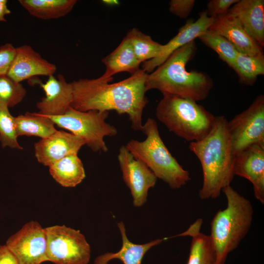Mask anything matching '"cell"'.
Returning a JSON list of instances; mask_svg holds the SVG:
<instances>
[{
	"label": "cell",
	"mask_w": 264,
	"mask_h": 264,
	"mask_svg": "<svg viewBox=\"0 0 264 264\" xmlns=\"http://www.w3.org/2000/svg\"><path fill=\"white\" fill-rule=\"evenodd\" d=\"M189 148L200 162L202 184L198 192L202 200L216 199L223 188L230 185L235 155L228 130V120L216 116L213 126L202 139L189 144Z\"/></svg>",
	"instance_id": "2"
},
{
	"label": "cell",
	"mask_w": 264,
	"mask_h": 264,
	"mask_svg": "<svg viewBox=\"0 0 264 264\" xmlns=\"http://www.w3.org/2000/svg\"><path fill=\"white\" fill-rule=\"evenodd\" d=\"M239 0H210L205 11L207 15L216 19L229 12L230 8Z\"/></svg>",
	"instance_id": "30"
},
{
	"label": "cell",
	"mask_w": 264,
	"mask_h": 264,
	"mask_svg": "<svg viewBox=\"0 0 264 264\" xmlns=\"http://www.w3.org/2000/svg\"><path fill=\"white\" fill-rule=\"evenodd\" d=\"M85 141L71 133L57 131L34 144L35 155L38 162L49 166L56 161L71 154H78Z\"/></svg>",
	"instance_id": "15"
},
{
	"label": "cell",
	"mask_w": 264,
	"mask_h": 264,
	"mask_svg": "<svg viewBox=\"0 0 264 264\" xmlns=\"http://www.w3.org/2000/svg\"><path fill=\"white\" fill-rule=\"evenodd\" d=\"M28 13L36 18L47 20L58 19L68 14L76 0H19Z\"/></svg>",
	"instance_id": "23"
},
{
	"label": "cell",
	"mask_w": 264,
	"mask_h": 264,
	"mask_svg": "<svg viewBox=\"0 0 264 264\" xmlns=\"http://www.w3.org/2000/svg\"><path fill=\"white\" fill-rule=\"evenodd\" d=\"M198 38L216 52L220 58L228 66L230 67L232 66L238 52L225 38L208 29Z\"/></svg>",
	"instance_id": "27"
},
{
	"label": "cell",
	"mask_w": 264,
	"mask_h": 264,
	"mask_svg": "<svg viewBox=\"0 0 264 264\" xmlns=\"http://www.w3.org/2000/svg\"><path fill=\"white\" fill-rule=\"evenodd\" d=\"M229 13L261 47L264 46V0H239Z\"/></svg>",
	"instance_id": "18"
},
{
	"label": "cell",
	"mask_w": 264,
	"mask_h": 264,
	"mask_svg": "<svg viewBox=\"0 0 264 264\" xmlns=\"http://www.w3.org/2000/svg\"><path fill=\"white\" fill-rule=\"evenodd\" d=\"M117 159L123 180L131 191L133 204L140 207L147 201L149 190L154 186L157 178L145 163L132 155L126 146L120 147Z\"/></svg>",
	"instance_id": "11"
},
{
	"label": "cell",
	"mask_w": 264,
	"mask_h": 264,
	"mask_svg": "<svg viewBox=\"0 0 264 264\" xmlns=\"http://www.w3.org/2000/svg\"><path fill=\"white\" fill-rule=\"evenodd\" d=\"M103 2H104L106 4H107L108 5H114V4H117L118 2L117 0H103Z\"/></svg>",
	"instance_id": "35"
},
{
	"label": "cell",
	"mask_w": 264,
	"mask_h": 264,
	"mask_svg": "<svg viewBox=\"0 0 264 264\" xmlns=\"http://www.w3.org/2000/svg\"><path fill=\"white\" fill-rule=\"evenodd\" d=\"M208 29L225 38L239 53L248 56L264 53L263 48L248 33L239 21L229 12L215 19Z\"/></svg>",
	"instance_id": "17"
},
{
	"label": "cell",
	"mask_w": 264,
	"mask_h": 264,
	"mask_svg": "<svg viewBox=\"0 0 264 264\" xmlns=\"http://www.w3.org/2000/svg\"><path fill=\"white\" fill-rule=\"evenodd\" d=\"M26 90L7 75L0 76V104L12 108L20 103L25 97Z\"/></svg>",
	"instance_id": "29"
},
{
	"label": "cell",
	"mask_w": 264,
	"mask_h": 264,
	"mask_svg": "<svg viewBox=\"0 0 264 264\" xmlns=\"http://www.w3.org/2000/svg\"><path fill=\"white\" fill-rule=\"evenodd\" d=\"M196 50L194 40L174 52L153 72L147 74L146 90L155 89L163 95H174L196 102L205 99L213 86L212 79L205 72L188 71L186 68Z\"/></svg>",
	"instance_id": "3"
},
{
	"label": "cell",
	"mask_w": 264,
	"mask_h": 264,
	"mask_svg": "<svg viewBox=\"0 0 264 264\" xmlns=\"http://www.w3.org/2000/svg\"><path fill=\"white\" fill-rule=\"evenodd\" d=\"M141 131L146 135L142 141L130 140L126 147L136 159L145 163L157 178L167 183L172 189L186 185L190 179V173L172 155L159 134L155 120L148 118Z\"/></svg>",
	"instance_id": "5"
},
{
	"label": "cell",
	"mask_w": 264,
	"mask_h": 264,
	"mask_svg": "<svg viewBox=\"0 0 264 264\" xmlns=\"http://www.w3.org/2000/svg\"><path fill=\"white\" fill-rule=\"evenodd\" d=\"M16 54V47L10 43L0 46V76L7 75Z\"/></svg>",
	"instance_id": "31"
},
{
	"label": "cell",
	"mask_w": 264,
	"mask_h": 264,
	"mask_svg": "<svg viewBox=\"0 0 264 264\" xmlns=\"http://www.w3.org/2000/svg\"><path fill=\"white\" fill-rule=\"evenodd\" d=\"M101 61L106 66V70L101 76L105 78L113 77L114 74L122 72H128L132 74L140 69L141 64L126 36L119 45Z\"/></svg>",
	"instance_id": "20"
},
{
	"label": "cell",
	"mask_w": 264,
	"mask_h": 264,
	"mask_svg": "<svg viewBox=\"0 0 264 264\" xmlns=\"http://www.w3.org/2000/svg\"><path fill=\"white\" fill-rule=\"evenodd\" d=\"M147 74L140 68L130 77L113 84H110L113 77L74 80L71 82V107L81 111L113 110L119 114H126L132 128L141 131L143 110L148 103L145 96Z\"/></svg>",
	"instance_id": "1"
},
{
	"label": "cell",
	"mask_w": 264,
	"mask_h": 264,
	"mask_svg": "<svg viewBox=\"0 0 264 264\" xmlns=\"http://www.w3.org/2000/svg\"><path fill=\"white\" fill-rule=\"evenodd\" d=\"M8 107L0 104V141L2 148L22 150L18 141L15 117L10 113Z\"/></svg>",
	"instance_id": "28"
},
{
	"label": "cell",
	"mask_w": 264,
	"mask_h": 264,
	"mask_svg": "<svg viewBox=\"0 0 264 264\" xmlns=\"http://www.w3.org/2000/svg\"><path fill=\"white\" fill-rule=\"evenodd\" d=\"M195 3L194 0H171L169 11L180 18L185 19L189 15Z\"/></svg>",
	"instance_id": "32"
},
{
	"label": "cell",
	"mask_w": 264,
	"mask_h": 264,
	"mask_svg": "<svg viewBox=\"0 0 264 264\" xmlns=\"http://www.w3.org/2000/svg\"><path fill=\"white\" fill-rule=\"evenodd\" d=\"M237 73L240 83L253 86L259 75L264 74V53L248 56L238 52L231 67Z\"/></svg>",
	"instance_id": "25"
},
{
	"label": "cell",
	"mask_w": 264,
	"mask_h": 264,
	"mask_svg": "<svg viewBox=\"0 0 264 264\" xmlns=\"http://www.w3.org/2000/svg\"><path fill=\"white\" fill-rule=\"evenodd\" d=\"M129 39L134 54L141 64L156 58L160 53L163 44L152 39L136 28L130 29L126 35Z\"/></svg>",
	"instance_id": "26"
},
{
	"label": "cell",
	"mask_w": 264,
	"mask_h": 264,
	"mask_svg": "<svg viewBox=\"0 0 264 264\" xmlns=\"http://www.w3.org/2000/svg\"><path fill=\"white\" fill-rule=\"evenodd\" d=\"M56 66L44 59L30 45L16 47V54L7 75L17 83L38 76L53 75Z\"/></svg>",
	"instance_id": "16"
},
{
	"label": "cell",
	"mask_w": 264,
	"mask_h": 264,
	"mask_svg": "<svg viewBox=\"0 0 264 264\" xmlns=\"http://www.w3.org/2000/svg\"><path fill=\"white\" fill-rule=\"evenodd\" d=\"M49 173L65 187H74L86 177L83 163L78 154H71L56 161L49 166Z\"/></svg>",
	"instance_id": "22"
},
{
	"label": "cell",
	"mask_w": 264,
	"mask_h": 264,
	"mask_svg": "<svg viewBox=\"0 0 264 264\" xmlns=\"http://www.w3.org/2000/svg\"><path fill=\"white\" fill-rule=\"evenodd\" d=\"M45 93V96L36 104L39 114L47 116H58L63 115L73 100V88L71 83H68L63 75L48 76L45 83L38 81Z\"/></svg>",
	"instance_id": "14"
},
{
	"label": "cell",
	"mask_w": 264,
	"mask_h": 264,
	"mask_svg": "<svg viewBox=\"0 0 264 264\" xmlns=\"http://www.w3.org/2000/svg\"><path fill=\"white\" fill-rule=\"evenodd\" d=\"M228 130L235 155L251 145H264V95H258L247 109L228 121Z\"/></svg>",
	"instance_id": "9"
},
{
	"label": "cell",
	"mask_w": 264,
	"mask_h": 264,
	"mask_svg": "<svg viewBox=\"0 0 264 264\" xmlns=\"http://www.w3.org/2000/svg\"><path fill=\"white\" fill-rule=\"evenodd\" d=\"M117 225L122 239L121 249L116 253H107L98 256L94 261V264H107L114 259L120 260L124 264H141L144 255L151 248L166 239H157L144 244H135L127 238L124 223L120 222Z\"/></svg>",
	"instance_id": "19"
},
{
	"label": "cell",
	"mask_w": 264,
	"mask_h": 264,
	"mask_svg": "<svg viewBox=\"0 0 264 264\" xmlns=\"http://www.w3.org/2000/svg\"><path fill=\"white\" fill-rule=\"evenodd\" d=\"M202 220L198 219L184 232L174 236L191 238L189 258L186 264H215L214 253L209 235L200 232Z\"/></svg>",
	"instance_id": "21"
},
{
	"label": "cell",
	"mask_w": 264,
	"mask_h": 264,
	"mask_svg": "<svg viewBox=\"0 0 264 264\" xmlns=\"http://www.w3.org/2000/svg\"><path fill=\"white\" fill-rule=\"evenodd\" d=\"M11 14V11L7 7V0H0V22L7 21L5 17Z\"/></svg>",
	"instance_id": "34"
},
{
	"label": "cell",
	"mask_w": 264,
	"mask_h": 264,
	"mask_svg": "<svg viewBox=\"0 0 264 264\" xmlns=\"http://www.w3.org/2000/svg\"><path fill=\"white\" fill-rule=\"evenodd\" d=\"M46 236L48 261L55 264H88L90 248L80 232L65 225L44 228Z\"/></svg>",
	"instance_id": "8"
},
{
	"label": "cell",
	"mask_w": 264,
	"mask_h": 264,
	"mask_svg": "<svg viewBox=\"0 0 264 264\" xmlns=\"http://www.w3.org/2000/svg\"><path fill=\"white\" fill-rule=\"evenodd\" d=\"M5 245L19 264H41L48 261L45 230L37 221L25 223L8 239Z\"/></svg>",
	"instance_id": "10"
},
{
	"label": "cell",
	"mask_w": 264,
	"mask_h": 264,
	"mask_svg": "<svg viewBox=\"0 0 264 264\" xmlns=\"http://www.w3.org/2000/svg\"><path fill=\"white\" fill-rule=\"evenodd\" d=\"M234 176L248 180L253 185L254 196L264 204V145L254 144L235 155Z\"/></svg>",
	"instance_id": "12"
},
{
	"label": "cell",
	"mask_w": 264,
	"mask_h": 264,
	"mask_svg": "<svg viewBox=\"0 0 264 264\" xmlns=\"http://www.w3.org/2000/svg\"><path fill=\"white\" fill-rule=\"evenodd\" d=\"M18 136H37L46 138L57 131L52 120L37 112H27L15 117Z\"/></svg>",
	"instance_id": "24"
},
{
	"label": "cell",
	"mask_w": 264,
	"mask_h": 264,
	"mask_svg": "<svg viewBox=\"0 0 264 264\" xmlns=\"http://www.w3.org/2000/svg\"><path fill=\"white\" fill-rule=\"evenodd\" d=\"M214 19L209 17L205 11L199 14L195 21L189 19L178 30L177 34L166 44L156 58L143 63L142 69L147 73L153 72L162 64L174 52L188 43L194 41L207 31L212 24Z\"/></svg>",
	"instance_id": "13"
},
{
	"label": "cell",
	"mask_w": 264,
	"mask_h": 264,
	"mask_svg": "<svg viewBox=\"0 0 264 264\" xmlns=\"http://www.w3.org/2000/svg\"><path fill=\"white\" fill-rule=\"evenodd\" d=\"M155 115L170 131L190 142L206 136L216 118L197 102L171 95H163L156 106Z\"/></svg>",
	"instance_id": "6"
},
{
	"label": "cell",
	"mask_w": 264,
	"mask_h": 264,
	"mask_svg": "<svg viewBox=\"0 0 264 264\" xmlns=\"http://www.w3.org/2000/svg\"><path fill=\"white\" fill-rule=\"evenodd\" d=\"M0 264H19L17 260L5 245H0Z\"/></svg>",
	"instance_id": "33"
},
{
	"label": "cell",
	"mask_w": 264,
	"mask_h": 264,
	"mask_svg": "<svg viewBox=\"0 0 264 264\" xmlns=\"http://www.w3.org/2000/svg\"><path fill=\"white\" fill-rule=\"evenodd\" d=\"M109 114V111H81L70 107L63 115L48 117L58 127L82 138L93 152H107L105 137L115 136L118 132L106 122Z\"/></svg>",
	"instance_id": "7"
},
{
	"label": "cell",
	"mask_w": 264,
	"mask_h": 264,
	"mask_svg": "<svg viewBox=\"0 0 264 264\" xmlns=\"http://www.w3.org/2000/svg\"><path fill=\"white\" fill-rule=\"evenodd\" d=\"M222 192L226 207L218 210L213 218L209 235L215 264H224L228 254L238 247L249 231L254 213L251 202L231 185Z\"/></svg>",
	"instance_id": "4"
}]
</instances>
